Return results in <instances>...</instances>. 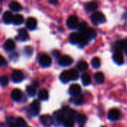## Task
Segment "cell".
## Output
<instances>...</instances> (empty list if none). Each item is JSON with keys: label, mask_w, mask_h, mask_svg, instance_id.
<instances>
[{"label": "cell", "mask_w": 127, "mask_h": 127, "mask_svg": "<svg viewBox=\"0 0 127 127\" xmlns=\"http://www.w3.org/2000/svg\"><path fill=\"white\" fill-rule=\"evenodd\" d=\"M91 20L95 25L103 24L106 22V16L102 12H95L91 16Z\"/></svg>", "instance_id": "obj_1"}, {"label": "cell", "mask_w": 127, "mask_h": 127, "mask_svg": "<svg viewBox=\"0 0 127 127\" xmlns=\"http://www.w3.org/2000/svg\"><path fill=\"white\" fill-rule=\"evenodd\" d=\"M40 111V103L38 100H33L28 108V112L31 115L35 116L39 113Z\"/></svg>", "instance_id": "obj_2"}, {"label": "cell", "mask_w": 127, "mask_h": 127, "mask_svg": "<svg viewBox=\"0 0 127 127\" xmlns=\"http://www.w3.org/2000/svg\"><path fill=\"white\" fill-rule=\"evenodd\" d=\"M66 25L68 28L70 29H75L79 26V22L78 19L76 16H70L67 21H66Z\"/></svg>", "instance_id": "obj_3"}, {"label": "cell", "mask_w": 127, "mask_h": 127, "mask_svg": "<svg viewBox=\"0 0 127 127\" xmlns=\"http://www.w3.org/2000/svg\"><path fill=\"white\" fill-rule=\"evenodd\" d=\"M39 121L41 124L45 127H51L54 124L53 118L49 115H43L39 118Z\"/></svg>", "instance_id": "obj_4"}, {"label": "cell", "mask_w": 127, "mask_h": 127, "mask_svg": "<svg viewBox=\"0 0 127 127\" xmlns=\"http://www.w3.org/2000/svg\"><path fill=\"white\" fill-rule=\"evenodd\" d=\"M39 63L42 67H49L51 65L52 60L49 56L42 54L39 57Z\"/></svg>", "instance_id": "obj_5"}, {"label": "cell", "mask_w": 127, "mask_h": 127, "mask_svg": "<svg viewBox=\"0 0 127 127\" xmlns=\"http://www.w3.org/2000/svg\"><path fill=\"white\" fill-rule=\"evenodd\" d=\"M24 76L21 71L15 70L11 74V80L14 83H20L23 80Z\"/></svg>", "instance_id": "obj_6"}, {"label": "cell", "mask_w": 127, "mask_h": 127, "mask_svg": "<svg viewBox=\"0 0 127 127\" xmlns=\"http://www.w3.org/2000/svg\"><path fill=\"white\" fill-rule=\"evenodd\" d=\"M73 63V60L68 55L62 56L59 60V64L62 66H69Z\"/></svg>", "instance_id": "obj_7"}, {"label": "cell", "mask_w": 127, "mask_h": 127, "mask_svg": "<svg viewBox=\"0 0 127 127\" xmlns=\"http://www.w3.org/2000/svg\"><path fill=\"white\" fill-rule=\"evenodd\" d=\"M120 118V112L117 109H112L108 113V118L110 121H117Z\"/></svg>", "instance_id": "obj_8"}, {"label": "cell", "mask_w": 127, "mask_h": 127, "mask_svg": "<svg viewBox=\"0 0 127 127\" xmlns=\"http://www.w3.org/2000/svg\"><path fill=\"white\" fill-rule=\"evenodd\" d=\"M113 60L118 65H122L124 62V56L120 51H115V54H113Z\"/></svg>", "instance_id": "obj_9"}, {"label": "cell", "mask_w": 127, "mask_h": 127, "mask_svg": "<svg viewBox=\"0 0 127 127\" xmlns=\"http://www.w3.org/2000/svg\"><path fill=\"white\" fill-rule=\"evenodd\" d=\"M69 94L72 96H77L80 95L81 92V88L77 84H73L69 87Z\"/></svg>", "instance_id": "obj_10"}, {"label": "cell", "mask_w": 127, "mask_h": 127, "mask_svg": "<svg viewBox=\"0 0 127 127\" xmlns=\"http://www.w3.org/2000/svg\"><path fill=\"white\" fill-rule=\"evenodd\" d=\"M65 113L62 111H58L54 113V121L57 122V124H60L62 123H64L65 121Z\"/></svg>", "instance_id": "obj_11"}, {"label": "cell", "mask_w": 127, "mask_h": 127, "mask_svg": "<svg viewBox=\"0 0 127 127\" xmlns=\"http://www.w3.org/2000/svg\"><path fill=\"white\" fill-rule=\"evenodd\" d=\"M13 16H13L12 12H10V11H9V10H7V11H5V12L3 13V16H2L3 22H4L5 24H10V23L13 22Z\"/></svg>", "instance_id": "obj_12"}, {"label": "cell", "mask_w": 127, "mask_h": 127, "mask_svg": "<svg viewBox=\"0 0 127 127\" xmlns=\"http://www.w3.org/2000/svg\"><path fill=\"white\" fill-rule=\"evenodd\" d=\"M22 97V93L20 89H15L12 91L11 92V98L14 101H19L21 100Z\"/></svg>", "instance_id": "obj_13"}, {"label": "cell", "mask_w": 127, "mask_h": 127, "mask_svg": "<svg viewBox=\"0 0 127 127\" xmlns=\"http://www.w3.org/2000/svg\"><path fill=\"white\" fill-rule=\"evenodd\" d=\"M115 47H116V51H127V39H124L123 40L121 41H118L117 43L115 44Z\"/></svg>", "instance_id": "obj_14"}, {"label": "cell", "mask_w": 127, "mask_h": 127, "mask_svg": "<svg viewBox=\"0 0 127 127\" xmlns=\"http://www.w3.org/2000/svg\"><path fill=\"white\" fill-rule=\"evenodd\" d=\"M17 39L21 40V41H26L29 39L28 33L25 28H21L19 30Z\"/></svg>", "instance_id": "obj_15"}, {"label": "cell", "mask_w": 127, "mask_h": 127, "mask_svg": "<svg viewBox=\"0 0 127 127\" xmlns=\"http://www.w3.org/2000/svg\"><path fill=\"white\" fill-rule=\"evenodd\" d=\"M3 46H4V50H6L7 51H11L14 50L16 45H15V42H13V40H12L11 39H8L4 42Z\"/></svg>", "instance_id": "obj_16"}, {"label": "cell", "mask_w": 127, "mask_h": 127, "mask_svg": "<svg viewBox=\"0 0 127 127\" xmlns=\"http://www.w3.org/2000/svg\"><path fill=\"white\" fill-rule=\"evenodd\" d=\"M36 23H37V22H36V19H34L33 17H30L26 21V27L29 30H33L36 27Z\"/></svg>", "instance_id": "obj_17"}, {"label": "cell", "mask_w": 127, "mask_h": 127, "mask_svg": "<svg viewBox=\"0 0 127 127\" xmlns=\"http://www.w3.org/2000/svg\"><path fill=\"white\" fill-rule=\"evenodd\" d=\"M60 79L64 83H68L71 80V77H70L69 71H63L60 74Z\"/></svg>", "instance_id": "obj_18"}, {"label": "cell", "mask_w": 127, "mask_h": 127, "mask_svg": "<svg viewBox=\"0 0 127 127\" xmlns=\"http://www.w3.org/2000/svg\"><path fill=\"white\" fill-rule=\"evenodd\" d=\"M89 38L84 34V33H80V39H79V42L78 45L80 47H84L89 43Z\"/></svg>", "instance_id": "obj_19"}, {"label": "cell", "mask_w": 127, "mask_h": 127, "mask_svg": "<svg viewBox=\"0 0 127 127\" xmlns=\"http://www.w3.org/2000/svg\"><path fill=\"white\" fill-rule=\"evenodd\" d=\"M63 111L64 112V113H65V115H66L67 117H68V118H76L77 115H78V114L77 113L76 111H74V109H69V108H63Z\"/></svg>", "instance_id": "obj_20"}, {"label": "cell", "mask_w": 127, "mask_h": 127, "mask_svg": "<svg viewBox=\"0 0 127 127\" xmlns=\"http://www.w3.org/2000/svg\"><path fill=\"white\" fill-rule=\"evenodd\" d=\"M80 39V33H77L76 32L71 33L69 35V41L72 44H78Z\"/></svg>", "instance_id": "obj_21"}, {"label": "cell", "mask_w": 127, "mask_h": 127, "mask_svg": "<svg viewBox=\"0 0 127 127\" xmlns=\"http://www.w3.org/2000/svg\"><path fill=\"white\" fill-rule=\"evenodd\" d=\"M9 7L12 11H15V12H19V10H22V6L21 4L17 2V1H12L9 4Z\"/></svg>", "instance_id": "obj_22"}, {"label": "cell", "mask_w": 127, "mask_h": 127, "mask_svg": "<svg viewBox=\"0 0 127 127\" xmlns=\"http://www.w3.org/2000/svg\"><path fill=\"white\" fill-rule=\"evenodd\" d=\"M85 8H86V10L88 12H93V11H95L97 8V4L96 2H94V1L88 2L86 4Z\"/></svg>", "instance_id": "obj_23"}, {"label": "cell", "mask_w": 127, "mask_h": 127, "mask_svg": "<svg viewBox=\"0 0 127 127\" xmlns=\"http://www.w3.org/2000/svg\"><path fill=\"white\" fill-rule=\"evenodd\" d=\"M24 22V18L23 16L21 14H16L13 16V23L16 25H19L21 24H22Z\"/></svg>", "instance_id": "obj_24"}, {"label": "cell", "mask_w": 127, "mask_h": 127, "mask_svg": "<svg viewBox=\"0 0 127 127\" xmlns=\"http://www.w3.org/2000/svg\"><path fill=\"white\" fill-rule=\"evenodd\" d=\"M77 67L80 71H85L88 69L89 64L87 62H86L84 60H81V61L78 62V63L77 64Z\"/></svg>", "instance_id": "obj_25"}, {"label": "cell", "mask_w": 127, "mask_h": 127, "mask_svg": "<svg viewBox=\"0 0 127 127\" xmlns=\"http://www.w3.org/2000/svg\"><path fill=\"white\" fill-rule=\"evenodd\" d=\"M84 34L89 38V39H93L96 36V31L92 28H89L88 30L84 33Z\"/></svg>", "instance_id": "obj_26"}, {"label": "cell", "mask_w": 127, "mask_h": 127, "mask_svg": "<svg viewBox=\"0 0 127 127\" xmlns=\"http://www.w3.org/2000/svg\"><path fill=\"white\" fill-rule=\"evenodd\" d=\"M81 78H82V82L84 86H89L91 83L92 79H91V76L89 74H88V73L83 74Z\"/></svg>", "instance_id": "obj_27"}, {"label": "cell", "mask_w": 127, "mask_h": 127, "mask_svg": "<svg viewBox=\"0 0 127 127\" xmlns=\"http://www.w3.org/2000/svg\"><path fill=\"white\" fill-rule=\"evenodd\" d=\"M84 100V97L82 95H79L77 96H74V97L71 99V102L74 103L75 105H81L83 104Z\"/></svg>", "instance_id": "obj_28"}, {"label": "cell", "mask_w": 127, "mask_h": 127, "mask_svg": "<svg viewBox=\"0 0 127 127\" xmlns=\"http://www.w3.org/2000/svg\"><path fill=\"white\" fill-rule=\"evenodd\" d=\"M75 119H76V122L80 125H83L87 121L86 116L84 115H81V114H78L77 115V117L75 118Z\"/></svg>", "instance_id": "obj_29"}, {"label": "cell", "mask_w": 127, "mask_h": 127, "mask_svg": "<svg viewBox=\"0 0 127 127\" xmlns=\"http://www.w3.org/2000/svg\"><path fill=\"white\" fill-rule=\"evenodd\" d=\"M95 81L99 83V84H102L104 82L105 77H104V74L102 72H97L95 74Z\"/></svg>", "instance_id": "obj_30"}, {"label": "cell", "mask_w": 127, "mask_h": 127, "mask_svg": "<svg viewBox=\"0 0 127 127\" xmlns=\"http://www.w3.org/2000/svg\"><path fill=\"white\" fill-rule=\"evenodd\" d=\"M38 97L41 100H46L48 98V92L45 89H42L39 92Z\"/></svg>", "instance_id": "obj_31"}, {"label": "cell", "mask_w": 127, "mask_h": 127, "mask_svg": "<svg viewBox=\"0 0 127 127\" xmlns=\"http://www.w3.org/2000/svg\"><path fill=\"white\" fill-rule=\"evenodd\" d=\"M63 125L65 127H74V120L72 118H65Z\"/></svg>", "instance_id": "obj_32"}, {"label": "cell", "mask_w": 127, "mask_h": 127, "mask_svg": "<svg viewBox=\"0 0 127 127\" xmlns=\"http://www.w3.org/2000/svg\"><path fill=\"white\" fill-rule=\"evenodd\" d=\"M26 92L30 97H33L36 95V90L35 87L33 86H28L26 87Z\"/></svg>", "instance_id": "obj_33"}, {"label": "cell", "mask_w": 127, "mask_h": 127, "mask_svg": "<svg viewBox=\"0 0 127 127\" xmlns=\"http://www.w3.org/2000/svg\"><path fill=\"white\" fill-rule=\"evenodd\" d=\"M78 28H79V31H80V33H84L88 30L89 27H88V25H87V23L86 22H81L79 24Z\"/></svg>", "instance_id": "obj_34"}, {"label": "cell", "mask_w": 127, "mask_h": 127, "mask_svg": "<svg viewBox=\"0 0 127 127\" xmlns=\"http://www.w3.org/2000/svg\"><path fill=\"white\" fill-rule=\"evenodd\" d=\"M70 73V77L71 80H77L79 78V73L77 70L75 69H71L69 70Z\"/></svg>", "instance_id": "obj_35"}, {"label": "cell", "mask_w": 127, "mask_h": 127, "mask_svg": "<svg viewBox=\"0 0 127 127\" xmlns=\"http://www.w3.org/2000/svg\"><path fill=\"white\" fill-rule=\"evenodd\" d=\"M15 124L18 127H26V122L22 118H17L15 120Z\"/></svg>", "instance_id": "obj_36"}, {"label": "cell", "mask_w": 127, "mask_h": 127, "mask_svg": "<svg viewBox=\"0 0 127 127\" xmlns=\"http://www.w3.org/2000/svg\"><path fill=\"white\" fill-rule=\"evenodd\" d=\"M92 65L95 68H98L100 66V60L98 57H94L92 60Z\"/></svg>", "instance_id": "obj_37"}, {"label": "cell", "mask_w": 127, "mask_h": 127, "mask_svg": "<svg viewBox=\"0 0 127 127\" xmlns=\"http://www.w3.org/2000/svg\"><path fill=\"white\" fill-rule=\"evenodd\" d=\"M24 52H25V55H27V56H31L32 55V54H33V48L32 47H31V46H26L25 48H24Z\"/></svg>", "instance_id": "obj_38"}, {"label": "cell", "mask_w": 127, "mask_h": 127, "mask_svg": "<svg viewBox=\"0 0 127 127\" xmlns=\"http://www.w3.org/2000/svg\"><path fill=\"white\" fill-rule=\"evenodd\" d=\"M1 84L2 86H6L8 84V78L7 76H2L1 77Z\"/></svg>", "instance_id": "obj_39"}, {"label": "cell", "mask_w": 127, "mask_h": 127, "mask_svg": "<svg viewBox=\"0 0 127 127\" xmlns=\"http://www.w3.org/2000/svg\"><path fill=\"white\" fill-rule=\"evenodd\" d=\"M0 65L1 66H5L6 65H7V62H6V60H4V58L2 57V56H1L0 57Z\"/></svg>", "instance_id": "obj_40"}, {"label": "cell", "mask_w": 127, "mask_h": 127, "mask_svg": "<svg viewBox=\"0 0 127 127\" xmlns=\"http://www.w3.org/2000/svg\"><path fill=\"white\" fill-rule=\"evenodd\" d=\"M52 53H53V55H54V56L57 57H58L60 55V52L58 51H54Z\"/></svg>", "instance_id": "obj_41"}, {"label": "cell", "mask_w": 127, "mask_h": 127, "mask_svg": "<svg viewBox=\"0 0 127 127\" xmlns=\"http://www.w3.org/2000/svg\"><path fill=\"white\" fill-rule=\"evenodd\" d=\"M49 2L51 4H57L58 3V1H49Z\"/></svg>", "instance_id": "obj_42"}, {"label": "cell", "mask_w": 127, "mask_h": 127, "mask_svg": "<svg viewBox=\"0 0 127 127\" xmlns=\"http://www.w3.org/2000/svg\"><path fill=\"white\" fill-rule=\"evenodd\" d=\"M10 127H18L15 124H13V125H11V126H10Z\"/></svg>", "instance_id": "obj_43"}, {"label": "cell", "mask_w": 127, "mask_h": 127, "mask_svg": "<svg viewBox=\"0 0 127 127\" xmlns=\"http://www.w3.org/2000/svg\"><path fill=\"white\" fill-rule=\"evenodd\" d=\"M126 53H127V51H126Z\"/></svg>", "instance_id": "obj_44"}, {"label": "cell", "mask_w": 127, "mask_h": 127, "mask_svg": "<svg viewBox=\"0 0 127 127\" xmlns=\"http://www.w3.org/2000/svg\"></svg>", "instance_id": "obj_45"}, {"label": "cell", "mask_w": 127, "mask_h": 127, "mask_svg": "<svg viewBox=\"0 0 127 127\" xmlns=\"http://www.w3.org/2000/svg\"></svg>", "instance_id": "obj_46"}, {"label": "cell", "mask_w": 127, "mask_h": 127, "mask_svg": "<svg viewBox=\"0 0 127 127\" xmlns=\"http://www.w3.org/2000/svg\"></svg>", "instance_id": "obj_47"}]
</instances>
